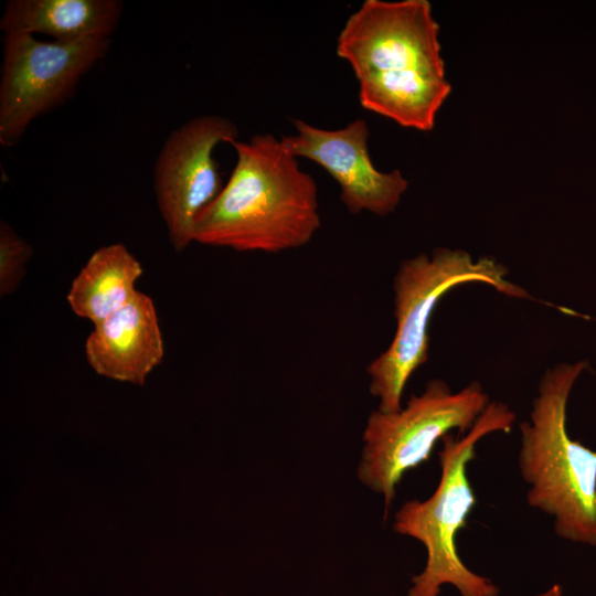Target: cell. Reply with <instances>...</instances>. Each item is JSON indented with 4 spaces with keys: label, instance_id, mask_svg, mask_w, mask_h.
Returning <instances> with one entry per match:
<instances>
[{
    "label": "cell",
    "instance_id": "cell-1",
    "mask_svg": "<svg viewBox=\"0 0 596 596\" xmlns=\"http://www.w3.org/2000/svg\"><path fill=\"white\" fill-rule=\"evenodd\" d=\"M230 145L235 167L195 221L193 242L270 254L308 244L321 225L316 180L272 134Z\"/></svg>",
    "mask_w": 596,
    "mask_h": 596
},
{
    "label": "cell",
    "instance_id": "cell-2",
    "mask_svg": "<svg viewBox=\"0 0 596 596\" xmlns=\"http://www.w3.org/2000/svg\"><path fill=\"white\" fill-rule=\"evenodd\" d=\"M586 360L558 363L542 375L530 417L519 425L518 467L526 503L553 520L563 540L596 546V451L567 430V403Z\"/></svg>",
    "mask_w": 596,
    "mask_h": 596
},
{
    "label": "cell",
    "instance_id": "cell-3",
    "mask_svg": "<svg viewBox=\"0 0 596 596\" xmlns=\"http://www.w3.org/2000/svg\"><path fill=\"white\" fill-rule=\"evenodd\" d=\"M514 412L502 402H490L473 427L465 435L453 433L441 439L438 451L440 478L433 494L405 501L395 512V533L421 542L426 563L412 577L407 596H439L445 585L454 586L460 596H499L500 588L489 578L467 567L461 561L456 539L467 526L477 503L468 477V465L476 457V446L492 433H509Z\"/></svg>",
    "mask_w": 596,
    "mask_h": 596
},
{
    "label": "cell",
    "instance_id": "cell-4",
    "mask_svg": "<svg viewBox=\"0 0 596 596\" xmlns=\"http://www.w3.org/2000/svg\"><path fill=\"white\" fill-rule=\"evenodd\" d=\"M508 274L493 258L475 260L468 252L445 247L400 264L393 281L395 333L387 349L366 366L377 409L393 413L402 408L409 377L428 360L434 310L449 290L466 283H482L509 297L530 298L525 289L508 279Z\"/></svg>",
    "mask_w": 596,
    "mask_h": 596
},
{
    "label": "cell",
    "instance_id": "cell-5",
    "mask_svg": "<svg viewBox=\"0 0 596 596\" xmlns=\"http://www.w3.org/2000/svg\"><path fill=\"white\" fill-rule=\"evenodd\" d=\"M489 403L477 381L454 392L445 381L433 379L400 411L371 412L362 435L356 477L383 498L385 520L403 476L428 460L446 435L454 430L468 433Z\"/></svg>",
    "mask_w": 596,
    "mask_h": 596
},
{
    "label": "cell",
    "instance_id": "cell-6",
    "mask_svg": "<svg viewBox=\"0 0 596 596\" xmlns=\"http://www.w3.org/2000/svg\"><path fill=\"white\" fill-rule=\"evenodd\" d=\"M439 26L427 0H365L345 21L337 55L347 61L358 83L445 76Z\"/></svg>",
    "mask_w": 596,
    "mask_h": 596
},
{
    "label": "cell",
    "instance_id": "cell-7",
    "mask_svg": "<svg viewBox=\"0 0 596 596\" xmlns=\"http://www.w3.org/2000/svg\"><path fill=\"white\" fill-rule=\"evenodd\" d=\"M108 47L109 39L44 42L32 34H4L0 143L14 146L36 117L65 102Z\"/></svg>",
    "mask_w": 596,
    "mask_h": 596
},
{
    "label": "cell",
    "instance_id": "cell-8",
    "mask_svg": "<svg viewBox=\"0 0 596 596\" xmlns=\"http://www.w3.org/2000/svg\"><path fill=\"white\" fill-rule=\"evenodd\" d=\"M237 136L232 120L206 114L173 129L159 150L153 166V192L175 252H183L193 243L195 221L224 187L214 149Z\"/></svg>",
    "mask_w": 596,
    "mask_h": 596
},
{
    "label": "cell",
    "instance_id": "cell-9",
    "mask_svg": "<svg viewBox=\"0 0 596 596\" xmlns=\"http://www.w3.org/2000/svg\"><path fill=\"white\" fill-rule=\"evenodd\" d=\"M296 132L280 138L295 158L309 159L339 185L340 200L352 214L385 216L395 211L408 181L398 170H377L369 153L370 129L356 118L338 129H322L295 119Z\"/></svg>",
    "mask_w": 596,
    "mask_h": 596
},
{
    "label": "cell",
    "instance_id": "cell-10",
    "mask_svg": "<svg viewBox=\"0 0 596 596\" xmlns=\"http://www.w3.org/2000/svg\"><path fill=\"white\" fill-rule=\"evenodd\" d=\"M85 356L99 375L143 384L164 356L153 300L138 291L121 309L95 323L85 341Z\"/></svg>",
    "mask_w": 596,
    "mask_h": 596
},
{
    "label": "cell",
    "instance_id": "cell-11",
    "mask_svg": "<svg viewBox=\"0 0 596 596\" xmlns=\"http://www.w3.org/2000/svg\"><path fill=\"white\" fill-rule=\"evenodd\" d=\"M121 12L119 0H10L0 28L4 34L41 33L57 42L109 39Z\"/></svg>",
    "mask_w": 596,
    "mask_h": 596
},
{
    "label": "cell",
    "instance_id": "cell-12",
    "mask_svg": "<svg viewBox=\"0 0 596 596\" xmlns=\"http://www.w3.org/2000/svg\"><path fill=\"white\" fill-rule=\"evenodd\" d=\"M142 272L123 243L102 246L73 279L66 300L76 316L98 323L136 296Z\"/></svg>",
    "mask_w": 596,
    "mask_h": 596
},
{
    "label": "cell",
    "instance_id": "cell-13",
    "mask_svg": "<svg viewBox=\"0 0 596 596\" xmlns=\"http://www.w3.org/2000/svg\"><path fill=\"white\" fill-rule=\"evenodd\" d=\"M31 245L6 221L0 222V296L13 294L26 274Z\"/></svg>",
    "mask_w": 596,
    "mask_h": 596
},
{
    "label": "cell",
    "instance_id": "cell-14",
    "mask_svg": "<svg viewBox=\"0 0 596 596\" xmlns=\"http://www.w3.org/2000/svg\"><path fill=\"white\" fill-rule=\"evenodd\" d=\"M562 595H563L562 587L558 584H553L552 586L536 594L535 596H562Z\"/></svg>",
    "mask_w": 596,
    "mask_h": 596
}]
</instances>
